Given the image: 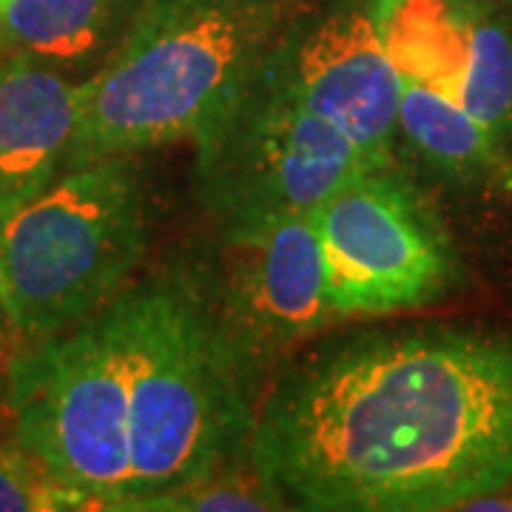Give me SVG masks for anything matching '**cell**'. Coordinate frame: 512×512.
<instances>
[{"mask_svg": "<svg viewBox=\"0 0 512 512\" xmlns=\"http://www.w3.org/2000/svg\"><path fill=\"white\" fill-rule=\"evenodd\" d=\"M461 6L467 29V66L458 103L504 140L512 134V23L470 3Z\"/></svg>", "mask_w": 512, "mask_h": 512, "instance_id": "5bb4252c", "label": "cell"}, {"mask_svg": "<svg viewBox=\"0 0 512 512\" xmlns=\"http://www.w3.org/2000/svg\"><path fill=\"white\" fill-rule=\"evenodd\" d=\"M288 498L271 478L259 473L254 461L248 467L225 464L211 476H202L183 487L140 498L137 512H265L285 510Z\"/></svg>", "mask_w": 512, "mask_h": 512, "instance_id": "9a60e30c", "label": "cell"}, {"mask_svg": "<svg viewBox=\"0 0 512 512\" xmlns=\"http://www.w3.org/2000/svg\"><path fill=\"white\" fill-rule=\"evenodd\" d=\"M80 97L69 74L0 52V217L66 171Z\"/></svg>", "mask_w": 512, "mask_h": 512, "instance_id": "30bf717a", "label": "cell"}, {"mask_svg": "<svg viewBox=\"0 0 512 512\" xmlns=\"http://www.w3.org/2000/svg\"><path fill=\"white\" fill-rule=\"evenodd\" d=\"M6 430L12 433V421H9V404H6V373L0 370V441L9 439Z\"/></svg>", "mask_w": 512, "mask_h": 512, "instance_id": "e0dca14e", "label": "cell"}, {"mask_svg": "<svg viewBox=\"0 0 512 512\" xmlns=\"http://www.w3.org/2000/svg\"><path fill=\"white\" fill-rule=\"evenodd\" d=\"M293 0H148L83 80L66 168L194 140L288 32Z\"/></svg>", "mask_w": 512, "mask_h": 512, "instance_id": "7a4b0ae2", "label": "cell"}, {"mask_svg": "<svg viewBox=\"0 0 512 512\" xmlns=\"http://www.w3.org/2000/svg\"><path fill=\"white\" fill-rule=\"evenodd\" d=\"M373 15L402 83L427 86L458 103L467 66L464 6L453 0H373Z\"/></svg>", "mask_w": 512, "mask_h": 512, "instance_id": "7c38bea8", "label": "cell"}, {"mask_svg": "<svg viewBox=\"0 0 512 512\" xmlns=\"http://www.w3.org/2000/svg\"><path fill=\"white\" fill-rule=\"evenodd\" d=\"M217 231L214 259L194 282L242 373L256 384L282 353L336 319L322 242L313 214Z\"/></svg>", "mask_w": 512, "mask_h": 512, "instance_id": "ba28073f", "label": "cell"}, {"mask_svg": "<svg viewBox=\"0 0 512 512\" xmlns=\"http://www.w3.org/2000/svg\"><path fill=\"white\" fill-rule=\"evenodd\" d=\"M336 319L416 311L453 285L436 211L390 165L362 168L313 211Z\"/></svg>", "mask_w": 512, "mask_h": 512, "instance_id": "52a82bcc", "label": "cell"}, {"mask_svg": "<svg viewBox=\"0 0 512 512\" xmlns=\"http://www.w3.org/2000/svg\"><path fill=\"white\" fill-rule=\"evenodd\" d=\"M399 131L427 163L467 183H510L501 137L447 94L402 83Z\"/></svg>", "mask_w": 512, "mask_h": 512, "instance_id": "4fadbf2b", "label": "cell"}, {"mask_svg": "<svg viewBox=\"0 0 512 512\" xmlns=\"http://www.w3.org/2000/svg\"><path fill=\"white\" fill-rule=\"evenodd\" d=\"M89 510L86 498L57 484L18 441H0V512Z\"/></svg>", "mask_w": 512, "mask_h": 512, "instance_id": "2e32d148", "label": "cell"}, {"mask_svg": "<svg viewBox=\"0 0 512 512\" xmlns=\"http://www.w3.org/2000/svg\"><path fill=\"white\" fill-rule=\"evenodd\" d=\"M248 456L302 510H461L512 484V342L399 330L325 345L271 387Z\"/></svg>", "mask_w": 512, "mask_h": 512, "instance_id": "6da1fadb", "label": "cell"}, {"mask_svg": "<svg viewBox=\"0 0 512 512\" xmlns=\"http://www.w3.org/2000/svg\"><path fill=\"white\" fill-rule=\"evenodd\" d=\"M128 15V0H6L0 6V52L26 55L77 72L109 57L114 32Z\"/></svg>", "mask_w": 512, "mask_h": 512, "instance_id": "8fae6325", "label": "cell"}, {"mask_svg": "<svg viewBox=\"0 0 512 512\" xmlns=\"http://www.w3.org/2000/svg\"><path fill=\"white\" fill-rule=\"evenodd\" d=\"M3 3H6V0H0V6H3Z\"/></svg>", "mask_w": 512, "mask_h": 512, "instance_id": "d6986e66", "label": "cell"}, {"mask_svg": "<svg viewBox=\"0 0 512 512\" xmlns=\"http://www.w3.org/2000/svg\"><path fill=\"white\" fill-rule=\"evenodd\" d=\"M128 382V439L140 498L211 476L251 441V387L194 276L168 274L114 296Z\"/></svg>", "mask_w": 512, "mask_h": 512, "instance_id": "3957f363", "label": "cell"}, {"mask_svg": "<svg viewBox=\"0 0 512 512\" xmlns=\"http://www.w3.org/2000/svg\"><path fill=\"white\" fill-rule=\"evenodd\" d=\"M282 40L194 137V183L217 228L313 214L370 168L348 137L308 106Z\"/></svg>", "mask_w": 512, "mask_h": 512, "instance_id": "5b68a950", "label": "cell"}, {"mask_svg": "<svg viewBox=\"0 0 512 512\" xmlns=\"http://www.w3.org/2000/svg\"><path fill=\"white\" fill-rule=\"evenodd\" d=\"M299 92L348 137L370 168L390 165L402 77L384 52L373 0H339L311 26L285 32Z\"/></svg>", "mask_w": 512, "mask_h": 512, "instance_id": "9c48e42d", "label": "cell"}, {"mask_svg": "<svg viewBox=\"0 0 512 512\" xmlns=\"http://www.w3.org/2000/svg\"><path fill=\"white\" fill-rule=\"evenodd\" d=\"M148 245L131 157L72 165L0 217V311L26 342L83 325L126 288Z\"/></svg>", "mask_w": 512, "mask_h": 512, "instance_id": "277c9868", "label": "cell"}, {"mask_svg": "<svg viewBox=\"0 0 512 512\" xmlns=\"http://www.w3.org/2000/svg\"><path fill=\"white\" fill-rule=\"evenodd\" d=\"M6 330H9V325H6V316L0 311V362H3V350H6Z\"/></svg>", "mask_w": 512, "mask_h": 512, "instance_id": "ac0fdd59", "label": "cell"}, {"mask_svg": "<svg viewBox=\"0 0 512 512\" xmlns=\"http://www.w3.org/2000/svg\"><path fill=\"white\" fill-rule=\"evenodd\" d=\"M12 439L86 498L123 510L134 493L128 382L114 299L83 325L35 339L6 367Z\"/></svg>", "mask_w": 512, "mask_h": 512, "instance_id": "8992f818", "label": "cell"}]
</instances>
